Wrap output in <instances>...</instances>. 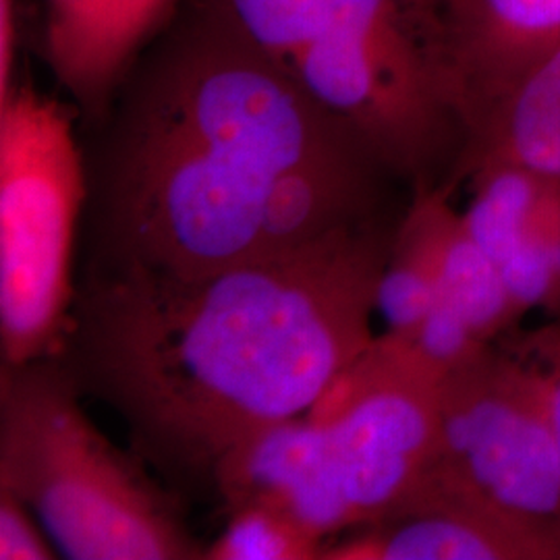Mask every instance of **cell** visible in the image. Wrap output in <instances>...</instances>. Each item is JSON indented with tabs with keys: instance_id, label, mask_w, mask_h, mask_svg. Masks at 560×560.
<instances>
[{
	"instance_id": "1",
	"label": "cell",
	"mask_w": 560,
	"mask_h": 560,
	"mask_svg": "<svg viewBox=\"0 0 560 560\" xmlns=\"http://www.w3.org/2000/svg\"><path fill=\"white\" fill-rule=\"evenodd\" d=\"M90 127L83 275L201 279L275 258L376 221L388 175L214 0H185Z\"/></svg>"
},
{
	"instance_id": "2",
	"label": "cell",
	"mask_w": 560,
	"mask_h": 560,
	"mask_svg": "<svg viewBox=\"0 0 560 560\" xmlns=\"http://www.w3.org/2000/svg\"><path fill=\"white\" fill-rule=\"evenodd\" d=\"M390 241L370 221L201 279L83 275L62 360L141 459L212 488L235 444L305 416L376 339Z\"/></svg>"
},
{
	"instance_id": "3",
	"label": "cell",
	"mask_w": 560,
	"mask_h": 560,
	"mask_svg": "<svg viewBox=\"0 0 560 560\" xmlns=\"http://www.w3.org/2000/svg\"><path fill=\"white\" fill-rule=\"evenodd\" d=\"M388 175L441 185L463 145L439 0H214Z\"/></svg>"
},
{
	"instance_id": "4",
	"label": "cell",
	"mask_w": 560,
	"mask_h": 560,
	"mask_svg": "<svg viewBox=\"0 0 560 560\" xmlns=\"http://www.w3.org/2000/svg\"><path fill=\"white\" fill-rule=\"evenodd\" d=\"M62 358L2 363L0 488L40 520L62 559L198 560L179 499L108 441Z\"/></svg>"
},
{
	"instance_id": "5",
	"label": "cell",
	"mask_w": 560,
	"mask_h": 560,
	"mask_svg": "<svg viewBox=\"0 0 560 560\" xmlns=\"http://www.w3.org/2000/svg\"><path fill=\"white\" fill-rule=\"evenodd\" d=\"M80 110L18 80L0 98V358H62L78 301L75 252L88 208Z\"/></svg>"
},
{
	"instance_id": "6",
	"label": "cell",
	"mask_w": 560,
	"mask_h": 560,
	"mask_svg": "<svg viewBox=\"0 0 560 560\" xmlns=\"http://www.w3.org/2000/svg\"><path fill=\"white\" fill-rule=\"evenodd\" d=\"M421 483L560 536V444L538 370L490 345L441 381Z\"/></svg>"
},
{
	"instance_id": "7",
	"label": "cell",
	"mask_w": 560,
	"mask_h": 560,
	"mask_svg": "<svg viewBox=\"0 0 560 560\" xmlns=\"http://www.w3.org/2000/svg\"><path fill=\"white\" fill-rule=\"evenodd\" d=\"M441 381L381 335L305 416L320 423L326 536L382 520L420 483L436 448Z\"/></svg>"
},
{
	"instance_id": "8",
	"label": "cell",
	"mask_w": 560,
	"mask_h": 560,
	"mask_svg": "<svg viewBox=\"0 0 560 560\" xmlns=\"http://www.w3.org/2000/svg\"><path fill=\"white\" fill-rule=\"evenodd\" d=\"M460 210L523 316L560 314V175L490 162L467 173Z\"/></svg>"
},
{
	"instance_id": "9",
	"label": "cell",
	"mask_w": 560,
	"mask_h": 560,
	"mask_svg": "<svg viewBox=\"0 0 560 560\" xmlns=\"http://www.w3.org/2000/svg\"><path fill=\"white\" fill-rule=\"evenodd\" d=\"M324 560H560V536L504 520L428 483L382 520L342 534Z\"/></svg>"
},
{
	"instance_id": "10",
	"label": "cell",
	"mask_w": 560,
	"mask_h": 560,
	"mask_svg": "<svg viewBox=\"0 0 560 560\" xmlns=\"http://www.w3.org/2000/svg\"><path fill=\"white\" fill-rule=\"evenodd\" d=\"M38 52L90 127L185 0H40Z\"/></svg>"
},
{
	"instance_id": "11",
	"label": "cell",
	"mask_w": 560,
	"mask_h": 560,
	"mask_svg": "<svg viewBox=\"0 0 560 560\" xmlns=\"http://www.w3.org/2000/svg\"><path fill=\"white\" fill-rule=\"evenodd\" d=\"M460 122L521 67L560 46V0H439Z\"/></svg>"
},
{
	"instance_id": "12",
	"label": "cell",
	"mask_w": 560,
	"mask_h": 560,
	"mask_svg": "<svg viewBox=\"0 0 560 560\" xmlns=\"http://www.w3.org/2000/svg\"><path fill=\"white\" fill-rule=\"evenodd\" d=\"M490 162L560 175V46L521 67L465 117L448 189Z\"/></svg>"
},
{
	"instance_id": "13",
	"label": "cell",
	"mask_w": 560,
	"mask_h": 560,
	"mask_svg": "<svg viewBox=\"0 0 560 560\" xmlns=\"http://www.w3.org/2000/svg\"><path fill=\"white\" fill-rule=\"evenodd\" d=\"M430 210L439 293L459 310L480 339L494 342L523 318V312L444 185L430 187Z\"/></svg>"
},
{
	"instance_id": "14",
	"label": "cell",
	"mask_w": 560,
	"mask_h": 560,
	"mask_svg": "<svg viewBox=\"0 0 560 560\" xmlns=\"http://www.w3.org/2000/svg\"><path fill=\"white\" fill-rule=\"evenodd\" d=\"M430 187L413 189L411 203L393 231L376 289V312L386 326L384 335L393 339L409 337L439 295Z\"/></svg>"
},
{
	"instance_id": "15",
	"label": "cell",
	"mask_w": 560,
	"mask_h": 560,
	"mask_svg": "<svg viewBox=\"0 0 560 560\" xmlns=\"http://www.w3.org/2000/svg\"><path fill=\"white\" fill-rule=\"evenodd\" d=\"M226 515L221 536L206 546V560L322 559L326 540L279 509L252 504Z\"/></svg>"
},
{
	"instance_id": "16",
	"label": "cell",
	"mask_w": 560,
	"mask_h": 560,
	"mask_svg": "<svg viewBox=\"0 0 560 560\" xmlns=\"http://www.w3.org/2000/svg\"><path fill=\"white\" fill-rule=\"evenodd\" d=\"M60 557L36 513L0 488V559L50 560Z\"/></svg>"
},
{
	"instance_id": "17",
	"label": "cell",
	"mask_w": 560,
	"mask_h": 560,
	"mask_svg": "<svg viewBox=\"0 0 560 560\" xmlns=\"http://www.w3.org/2000/svg\"><path fill=\"white\" fill-rule=\"evenodd\" d=\"M517 353L532 361L541 376L560 444V324L534 332Z\"/></svg>"
},
{
	"instance_id": "18",
	"label": "cell",
	"mask_w": 560,
	"mask_h": 560,
	"mask_svg": "<svg viewBox=\"0 0 560 560\" xmlns=\"http://www.w3.org/2000/svg\"><path fill=\"white\" fill-rule=\"evenodd\" d=\"M20 40L18 0H0V98L15 85V62Z\"/></svg>"
}]
</instances>
